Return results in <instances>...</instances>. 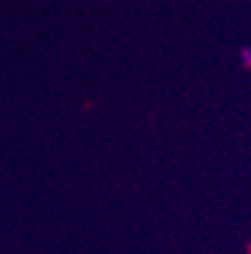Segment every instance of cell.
<instances>
[{"label":"cell","instance_id":"1","mask_svg":"<svg viewBox=\"0 0 251 254\" xmlns=\"http://www.w3.org/2000/svg\"><path fill=\"white\" fill-rule=\"evenodd\" d=\"M240 57H242V64H245L247 68H251V48H242Z\"/></svg>","mask_w":251,"mask_h":254}]
</instances>
